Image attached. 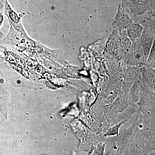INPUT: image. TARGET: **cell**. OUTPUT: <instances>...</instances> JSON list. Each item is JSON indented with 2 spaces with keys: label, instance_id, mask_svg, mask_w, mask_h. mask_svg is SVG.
<instances>
[{
  "label": "cell",
  "instance_id": "obj_3",
  "mask_svg": "<svg viewBox=\"0 0 155 155\" xmlns=\"http://www.w3.org/2000/svg\"><path fill=\"white\" fill-rule=\"evenodd\" d=\"M143 155H155V152H152Z\"/></svg>",
  "mask_w": 155,
  "mask_h": 155
},
{
  "label": "cell",
  "instance_id": "obj_2",
  "mask_svg": "<svg viewBox=\"0 0 155 155\" xmlns=\"http://www.w3.org/2000/svg\"><path fill=\"white\" fill-rule=\"evenodd\" d=\"M122 123L116 125V126L109 130V131L106 134V136H110L118 135V130H119V128H120V126L122 125Z\"/></svg>",
  "mask_w": 155,
  "mask_h": 155
},
{
  "label": "cell",
  "instance_id": "obj_1",
  "mask_svg": "<svg viewBox=\"0 0 155 155\" xmlns=\"http://www.w3.org/2000/svg\"><path fill=\"white\" fill-rule=\"evenodd\" d=\"M147 140L142 134L135 135L130 145L128 155H143L145 153Z\"/></svg>",
  "mask_w": 155,
  "mask_h": 155
}]
</instances>
